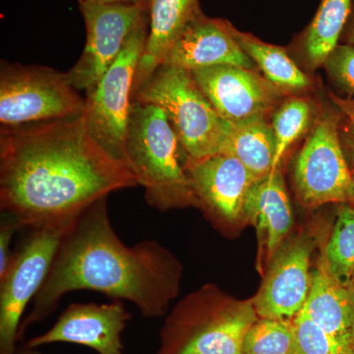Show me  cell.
Instances as JSON below:
<instances>
[{"instance_id":"obj_26","label":"cell","mask_w":354,"mask_h":354,"mask_svg":"<svg viewBox=\"0 0 354 354\" xmlns=\"http://www.w3.org/2000/svg\"><path fill=\"white\" fill-rule=\"evenodd\" d=\"M323 66L344 92L354 97V46H335Z\"/></svg>"},{"instance_id":"obj_8","label":"cell","mask_w":354,"mask_h":354,"mask_svg":"<svg viewBox=\"0 0 354 354\" xmlns=\"http://www.w3.org/2000/svg\"><path fill=\"white\" fill-rule=\"evenodd\" d=\"M257 319L253 302L183 304L160 330L157 354H242L246 333Z\"/></svg>"},{"instance_id":"obj_18","label":"cell","mask_w":354,"mask_h":354,"mask_svg":"<svg viewBox=\"0 0 354 354\" xmlns=\"http://www.w3.org/2000/svg\"><path fill=\"white\" fill-rule=\"evenodd\" d=\"M243 216L255 225L268 254L274 255L293 223L292 209L279 169L253 184L244 203Z\"/></svg>"},{"instance_id":"obj_33","label":"cell","mask_w":354,"mask_h":354,"mask_svg":"<svg viewBox=\"0 0 354 354\" xmlns=\"http://www.w3.org/2000/svg\"><path fill=\"white\" fill-rule=\"evenodd\" d=\"M353 178H354V174H353Z\"/></svg>"},{"instance_id":"obj_20","label":"cell","mask_w":354,"mask_h":354,"mask_svg":"<svg viewBox=\"0 0 354 354\" xmlns=\"http://www.w3.org/2000/svg\"><path fill=\"white\" fill-rule=\"evenodd\" d=\"M235 38L244 53L262 71L264 78L281 92H300L310 80L283 48L264 43L248 32L234 29Z\"/></svg>"},{"instance_id":"obj_27","label":"cell","mask_w":354,"mask_h":354,"mask_svg":"<svg viewBox=\"0 0 354 354\" xmlns=\"http://www.w3.org/2000/svg\"><path fill=\"white\" fill-rule=\"evenodd\" d=\"M21 225L13 218L6 216V220L2 221L0 227V277L3 276L8 268L12 255L10 254V245L14 234Z\"/></svg>"},{"instance_id":"obj_10","label":"cell","mask_w":354,"mask_h":354,"mask_svg":"<svg viewBox=\"0 0 354 354\" xmlns=\"http://www.w3.org/2000/svg\"><path fill=\"white\" fill-rule=\"evenodd\" d=\"M87 39L76 64L66 72L79 92L92 88L120 57L130 34L148 12L147 0L133 3H80Z\"/></svg>"},{"instance_id":"obj_17","label":"cell","mask_w":354,"mask_h":354,"mask_svg":"<svg viewBox=\"0 0 354 354\" xmlns=\"http://www.w3.org/2000/svg\"><path fill=\"white\" fill-rule=\"evenodd\" d=\"M149 32L135 76L133 95L165 62L167 53L191 21L202 12L199 0H147Z\"/></svg>"},{"instance_id":"obj_31","label":"cell","mask_w":354,"mask_h":354,"mask_svg":"<svg viewBox=\"0 0 354 354\" xmlns=\"http://www.w3.org/2000/svg\"><path fill=\"white\" fill-rule=\"evenodd\" d=\"M349 290L351 291V295H353V300H354V274L353 276V279H351V283H349Z\"/></svg>"},{"instance_id":"obj_11","label":"cell","mask_w":354,"mask_h":354,"mask_svg":"<svg viewBox=\"0 0 354 354\" xmlns=\"http://www.w3.org/2000/svg\"><path fill=\"white\" fill-rule=\"evenodd\" d=\"M131 319L122 301L111 304H72L50 330L26 342L38 348L55 342L80 344L97 354H123L122 334Z\"/></svg>"},{"instance_id":"obj_14","label":"cell","mask_w":354,"mask_h":354,"mask_svg":"<svg viewBox=\"0 0 354 354\" xmlns=\"http://www.w3.org/2000/svg\"><path fill=\"white\" fill-rule=\"evenodd\" d=\"M311 253L312 244L300 239L279 254L252 301L260 318L291 323L302 311L311 288Z\"/></svg>"},{"instance_id":"obj_25","label":"cell","mask_w":354,"mask_h":354,"mask_svg":"<svg viewBox=\"0 0 354 354\" xmlns=\"http://www.w3.org/2000/svg\"><path fill=\"white\" fill-rule=\"evenodd\" d=\"M295 354H346L304 311L292 322Z\"/></svg>"},{"instance_id":"obj_4","label":"cell","mask_w":354,"mask_h":354,"mask_svg":"<svg viewBox=\"0 0 354 354\" xmlns=\"http://www.w3.org/2000/svg\"><path fill=\"white\" fill-rule=\"evenodd\" d=\"M165 111L186 158L198 160L221 152L227 121L216 113L189 70L162 64L133 95Z\"/></svg>"},{"instance_id":"obj_28","label":"cell","mask_w":354,"mask_h":354,"mask_svg":"<svg viewBox=\"0 0 354 354\" xmlns=\"http://www.w3.org/2000/svg\"><path fill=\"white\" fill-rule=\"evenodd\" d=\"M333 100L348 118L349 130H351V136L354 140V101H344V100L337 99L335 97Z\"/></svg>"},{"instance_id":"obj_1","label":"cell","mask_w":354,"mask_h":354,"mask_svg":"<svg viewBox=\"0 0 354 354\" xmlns=\"http://www.w3.org/2000/svg\"><path fill=\"white\" fill-rule=\"evenodd\" d=\"M138 185L88 132L84 115L0 127V209L21 227L75 221L111 193Z\"/></svg>"},{"instance_id":"obj_2","label":"cell","mask_w":354,"mask_h":354,"mask_svg":"<svg viewBox=\"0 0 354 354\" xmlns=\"http://www.w3.org/2000/svg\"><path fill=\"white\" fill-rule=\"evenodd\" d=\"M180 267L155 241L127 245L109 218L108 197L79 216L65 235L48 277L23 319L19 342L35 324L46 320L67 293L92 290L131 302L146 318L164 316L178 290Z\"/></svg>"},{"instance_id":"obj_22","label":"cell","mask_w":354,"mask_h":354,"mask_svg":"<svg viewBox=\"0 0 354 354\" xmlns=\"http://www.w3.org/2000/svg\"><path fill=\"white\" fill-rule=\"evenodd\" d=\"M326 267L342 286H349L354 274V208L342 204L326 246Z\"/></svg>"},{"instance_id":"obj_3","label":"cell","mask_w":354,"mask_h":354,"mask_svg":"<svg viewBox=\"0 0 354 354\" xmlns=\"http://www.w3.org/2000/svg\"><path fill=\"white\" fill-rule=\"evenodd\" d=\"M181 152L183 147L165 111L155 104L132 102L125 160L152 208L164 212L196 204Z\"/></svg>"},{"instance_id":"obj_6","label":"cell","mask_w":354,"mask_h":354,"mask_svg":"<svg viewBox=\"0 0 354 354\" xmlns=\"http://www.w3.org/2000/svg\"><path fill=\"white\" fill-rule=\"evenodd\" d=\"M75 221L30 228L0 277V354H17L25 310L44 285L58 248Z\"/></svg>"},{"instance_id":"obj_9","label":"cell","mask_w":354,"mask_h":354,"mask_svg":"<svg viewBox=\"0 0 354 354\" xmlns=\"http://www.w3.org/2000/svg\"><path fill=\"white\" fill-rule=\"evenodd\" d=\"M337 128V116L324 111L295 160L293 176L297 195L309 208L354 201L353 174L344 157Z\"/></svg>"},{"instance_id":"obj_16","label":"cell","mask_w":354,"mask_h":354,"mask_svg":"<svg viewBox=\"0 0 354 354\" xmlns=\"http://www.w3.org/2000/svg\"><path fill=\"white\" fill-rule=\"evenodd\" d=\"M323 260V259H322ZM302 311L346 354H354V300L349 286L330 274L324 260L312 272Z\"/></svg>"},{"instance_id":"obj_29","label":"cell","mask_w":354,"mask_h":354,"mask_svg":"<svg viewBox=\"0 0 354 354\" xmlns=\"http://www.w3.org/2000/svg\"><path fill=\"white\" fill-rule=\"evenodd\" d=\"M80 3H133V2L141 1V0H78Z\"/></svg>"},{"instance_id":"obj_7","label":"cell","mask_w":354,"mask_h":354,"mask_svg":"<svg viewBox=\"0 0 354 354\" xmlns=\"http://www.w3.org/2000/svg\"><path fill=\"white\" fill-rule=\"evenodd\" d=\"M148 32L147 12L130 34L120 57L101 79L85 92L83 115L88 132L106 152L125 165V142L133 86Z\"/></svg>"},{"instance_id":"obj_23","label":"cell","mask_w":354,"mask_h":354,"mask_svg":"<svg viewBox=\"0 0 354 354\" xmlns=\"http://www.w3.org/2000/svg\"><path fill=\"white\" fill-rule=\"evenodd\" d=\"M311 102L306 97L286 100L274 114L272 127L276 140L274 171L279 169L281 158L291 145L306 131L311 121Z\"/></svg>"},{"instance_id":"obj_13","label":"cell","mask_w":354,"mask_h":354,"mask_svg":"<svg viewBox=\"0 0 354 354\" xmlns=\"http://www.w3.org/2000/svg\"><path fill=\"white\" fill-rule=\"evenodd\" d=\"M185 169L197 204L209 216L225 223L241 220L247 194L258 180L241 160L223 153L185 158Z\"/></svg>"},{"instance_id":"obj_32","label":"cell","mask_w":354,"mask_h":354,"mask_svg":"<svg viewBox=\"0 0 354 354\" xmlns=\"http://www.w3.org/2000/svg\"><path fill=\"white\" fill-rule=\"evenodd\" d=\"M349 41H351V44H354V24L353 26V28H351V34H349Z\"/></svg>"},{"instance_id":"obj_19","label":"cell","mask_w":354,"mask_h":354,"mask_svg":"<svg viewBox=\"0 0 354 354\" xmlns=\"http://www.w3.org/2000/svg\"><path fill=\"white\" fill-rule=\"evenodd\" d=\"M220 153L241 160L257 179L274 171L276 140L271 123L266 115L227 121L225 141Z\"/></svg>"},{"instance_id":"obj_30","label":"cell","mask_w":354,"mask_h":354,"mask_svg":"<svg viewBox=\"0 0 354 354\" xmlns=\"http://www.w3.org/2000/svg\"><path fill=\"white\" fill-rule=\"evenodd\" d=\"M17 354H41L38 351V348H29V346H20L17 349Z\"/></svg>"},{"instance_id":"obj_24","label":"cell","mask_w":354,"mask_h":354,"mask_svg":"<svg viewBox=\"0 0 354 354\" xmlns=\"http://www.w3.org/2000/svg\"><path fill=\"white\" fill-rule=\"evenodd\" d=\"M242 354H295L291 323L260 318L244 337Z\"/></svg>"},{"instance_id":"obj_5","label":"cell","mask_w":354,"mask_h":354,"mask_svg":"<svg viewBox=\"0 0 354 354\" xmlns=\"http://www.w3.org/2000/svg\"><path fill=\"white\" fill-rule=\"evenodd\" d=\"M85 97L59 72L2 60L0 127H15L82 115Z\"/></svg>"},{"instance_id":"obj_12","label":"cell","mask_w":354,"mask_h":354,"mask_svg":"<svg viewBox=\"0 0 354 354\" xmlns=\"http://www.w3.org/2000/svg\"><path fill=\"white\" fill-rule=\"evenodd\" d=\"M192 75L216 113L230 122L267 115L283 94L252 69L234 65L197 69Z\"/></svg>"},{"instance_id":"obj_15","label":"cell","mask_w":354,"mask_h":354,"mask_svg":"<svg viewBox=\"0 0 354 354\" xmlns=\"http://www.w3.org/2000/svg\"><path fill=\"white\" fill-rule=\"evenodd\" d=\"M227 20L198 14L171 46L162 64L194 70L234 65L252 69L254 64L235 38Z\"/></svg>"},{"instance_id":"obj_21","label":"cell","mask_w":354,"mask_h":354,"mask_svg":"<svg viewBox=\"0 0 354 354\" xmlns=\"http://www.w3.org/2000/svg\"><path fill=\"white\" fill-rule=\"evenodd\" d=\"M353 0H322L304 35V50L310 66H323L337 46Z\"/></svg>"}]
</instances>
